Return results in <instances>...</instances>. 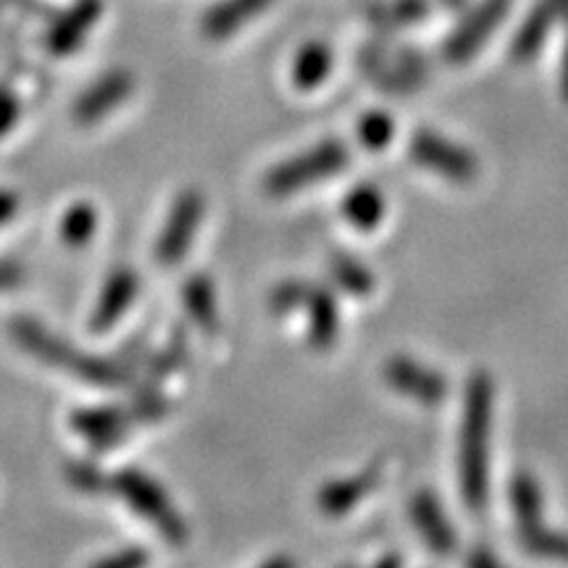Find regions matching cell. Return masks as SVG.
<instances>
[{
    "instance_id": "9a60e30c",
    "label": "cell",
    "mask_w": 568,
    "mask_h": 568,
    "mask_svg": "<svg viewBox=\"0 0 568 568\" xmlns=\"http://www.w3.org/2000/svg\"><path fill=\"white\" fill-rule=\"evenodd\" d=\"M568 19V0H539L529 11L527 21L518 27L514 45H510V59L516 63H527L539 53L548 34L556 30L560 21Z\"/></svg>"
},
{
    "instance_id": "7402d4cb",
    "label": "cell",
    "mask_w": 568,
    "mask_h": 568,
    "mask_svg": "<svg viewBox=\"0 0 568 568\" xmlns=\"http://www.w3.org/2000/svg\"><path fill=\"white\" fill-rule=\"evenodd\" d=\"M432 6L429 0H389V3H379L368 11V21L376 30H408V27L422 24L429 17Z\"/></svg>"
},
{
    "instance_id": "30bf717a",
    "label": "cell",
    "mask_w": 568,
    "mask_h": 568,
    "mask_svg": "<svg viewBox=\"0 0 568 568\" xmlns=\"http://www.w3.org/2000/svg\"><path fill=\"white\" fill-rule=\"evenodd\" d=\"M103 3L101 0H74L67 11L55 13L45 30V48L53 55H69L82 45L88 32L101 19Z\"/></svg>"
},
{
    "instance_id": "4fadbf2b",
    "label": "cell",
    "mask_w": 568,
    "mask_h": 568,
    "mask_svg": "<svg viewBox=\"0 0 568 568\" xmlns=\"http://www.w3.org/2000/svg\"><path fill=\"white\" fill-rule=\"evenodd\" d=\"M138 422L132 408L119 406H101V408H80L71 414V426L80 432L82 437L90 439L95 450H109V447L119 445L130 435V426Z\"/></svg>"
},
{
    "instance_id": "836d02e7",
    "label": "cell",
    "mask_w": 568,
    "mask_h": 568,
    "mask_svg": "<svg viewBox=\"0 0 568 568\" xmlns=\"http://www.w3.org/2000/svg\"><path fill=\"white\" fill-rule=\"evenodd\" d=\"M466 564H468V566H495L497 558L489 556V552H487L485 548H479L477 552H471V556L466 558Z\"/></svg>"
},
{
    "instance_id": "4316f807",
    "label": "cell",
    "mask_w": 568,
    "mask_h": 568,
    "mask_svg": "<svg viewBox=\"0 0 568 568\" xmlns=\"http://www.w3.org/2000/svg\"><path fill=\"white\" fill-rule=\"evenodd\" d=\"M311 290L314 284L305 282V280H284L282 284H276L272 297H268V305L276 314H293L295 308H303L305 301H308Z\"/></svg>"
},
{
    "instance_id": "8992f818",
    "label": "cell",
    "mask_w": 568,
    "mask_h": 568,
    "mask_svg": "<svg viewBox=\"0 0 568 568\" xmlns=\"http://www.w3.org/2000/svg\"><path fill=\"white\" fill-rule=\"evenodd\" d=\"M410 159H414L418 166L429 169L432 174L443 176L447 182L466 184L477 180L479 174V161L468 148L458 145V142L443 138V134L422 130L410 138L408 145Z\"/></svg>"
},
{
    "instance_id": "2e32d148",
    "label": "cell",
    "mask_w": 568,
    "mask_h": 568,
    "mask_svg": "<svg viewBox=\"0 0 568 568\" xmlns=\"http://www.w3.org/2000/svg\"><path fill=\"white\" fill-rule=\"evenodd\" d=\"M140 290V276L130 266H119L116 272L109 276V282L103 284L101 297H98L95 308L90 316V329L92 332H109L111 326L119 324V318L126 314V308L134 303Z\"/></svg>"
},
{
    "instance_id": "52a82bcc",
    "label": "cell",
    "mask_w": 568,
    "mask_h": 568,
    "mask_svg": "<svg viewBox=\"0 0 568 568\" xmlns=\"http://www.w3.org/2000/svg\"><path fill=\"white\" fill-rule=\"evenodd\" d=\"M205 201L201 190L187 187L176 197L172 211H169L166 224H163L159 243H155V261L161 266H176L187 255L193 245L197 226L203 222Z\"/></svg>"
},
{
    "instance_id": "8fae6325",
    "label": "cell",
    "mask_w": 568,
    "mask_h": 568,
    "mask_svg": "<svg viewBox=\"0 0 568 568\" xmlns=\"http://www.w3.org/2000/svg\"><path fill=\"white\" fill-rule=\"evenodd\" d=\"M410 521H414L418 537L424 539L426 548L435 552V556L447 558L456 552V529H453L450 518H447L443 503L437 500L435 493L422 489V493L414 495V500H410Z\"/></svg>"
},
{
    "instance_id": "1f68e13d",
    "label": "cell",
    "mask_w": 568,
    "mask_h": 568,
    "mask_svg": "<svg viewBox=\"0 0 568 568\" xmlns=\"http://www.w3.org/2000/svg\"><path fill=\"white\" fill-rule=\"evenodd\" d=\"M21 268L17 264H9V261H0V290L17 287L21 282Z\"/></svg>"
},
{
    "instance_id": "f1b7e54d",
    "label": "cell",
    "mask_w": 568,
    "mask_h": 568,
    "mask_svg": "<svg viewBox=\"0 0 568 568\" xmlns=\"http://www.w3.org/2000/svg\"><path fill=\"white\" fill-rule=\"evenodd\" d=\"M21 113V101L17 90L9 82H0V138H6L13 130Z\"/></svg>"
},
{
    "instance_id": "d4e9b609",
    "label": "cell",
    "mask_w": 568,
    "mask_h": 568,
    "mask_svg": "<svg viewBox=\"0 0 568 568\" xmlns=\"http://www.w3.org/2000/svg\"><path fill=\"white\" fill-rule=\"evenodd\" d=\"M98 230V213L92 203H74L69 205L67 213L61 216L59 224V237L63 245L69 247H84L92 240V234Z\"/></svg>"
},
{
    "instance_id": "d6a6232c",
    "label": "cell",
    "mask_w": 568,
    "mask_h": 568,
    "mask_svg": "<svg viewBox=\"0 0 568 568\" xmlns=\"http://www.w3.org/2000/svg\"><path fill=\"white\" fill-rule=\"evenodd\" d=\"M558 88H560V98H564V101L568 103V30H566V42H564V51H560Z\"/></svg>"
},
{
    "instance_id": "d6986e66",
    "label": "cell",
    "mask_w": 568,
    "mask_h": 568,
    "mask_svg": "<svg viewBox=\"0 0 568 568\" xmlns=\"http://www.w3.org/2000/svg\"><path fill=\"white\" fill-rule=\"evenodd\" d=\"M182 303L187 308L190 318L203 335H216L219 329V305L216 287L209 274H193L182 284Z\"/></svg>"
},
{
    "instance_id": "cb8c5ba5",
    "label": "cell",
    "mask_w": 568,
    "mask_h": 568,
    "mask_svg": "<svg viewBox=\"0 0 568 568\" xmlns=\"http://www.w3.org/2000/svg\"><path fill=\"white\" fill-rule=\"evenodd\" d=\"M332 280L339 290H345L353 297H368L374 293V274L361 264L358 258L347 253H335L329 258Z\"/></svg>"
},
{
    "instance_id": "ffe728a7",
    "label": "cell",
    "mask_w": 568,
    "mask_h": 568,
    "mask_svg": "<svg viewBox=\"0 0 568 568\" xmlns=\"http://www.w3.org/2000/svg\"><path fill=\"white\" fill-rule=\"evenodd\" d=\"M343 216L355 230L372 232L385 219V195L374 184H355L343 197Z\"/></svg>"
},
{
    "instance_id": "ba28073f",
    "label": "cell",
    "mask_w": 568,
    "mask_h": 568,
    "mask_svg": "<svg viewBox=\"0 0 568 568\" xmlns=\"http://www.w3.org/2000/svg\"><path fill=\"white\" fill-rule=\"evenodd\" d=\"M385 382L395 393L410 397L424 408L443 406L450 395V385L447 376L435 372V368L418 364V361L408 358V355H393L385 364Z\"/></svg>"
},
{
    "instance_id": "e575fe53",
    "label": "cell",
    "mask_w": 568,
    "mask_h": 568,
    "mask_svg": "<svg viewBox=\"0 0 568 568\" xmlns=\"http://www.w3.org/2000/svg\"><path fill=\"white\" fill-rule=\"evenodd\" d=\"M376 566H379V568H385V566H403V558H400V556L379 558V560H376Z\"/></svg>"
},
{
    "instance_id": "ac0fdd59",
    "label": "cell",
    "mask_w": 568,
    "mask_h": 568,
    "mask_svg": "<svg viewBox=\"0 0 568 568\" xmlns=\"http://www.w3.org/2000/svg\"><path fill=\"white\" fill-rule=\"evenodd\" d=\"M305 314H308V345L316 351H329L339 335V305L335 295L324 287L311 290L305 301Z\"/></svg>"
},
{
    "instance_id": "9c48e42d",
    "label": "cell",
    "mask_w": 568,
    "mask_h": 568,
    "mask_svg": "<svg viewBox=\"0 0 568 568\" xmlns=\"http://www.w3.org/2000/svg\"><path fill=\"white\" fill-rule=\"evenodd\" d=\"M510 11V0H481L468 17L460 21L456 30L450 32V38L445 40L443 55L450 63H466L481 51V45L493 38V32L500 27V21L506 19Z\"/></svg>"
},
{
    "instance_id": "83f0119b",
    "label": "cell",
    "mask_w": 568,
    "mask_h": 568,
    "mask_svg": "<svg viewBox=\"0 0 568 568\" xmlns=\"http://www.w3.org/2000/svg\"><path fill=\"white\" fill-rule=\"evenodd\" d=\"M67 477L71 487L84 495H105V485H109V474H103L95 464H84V460H71Z\"/></svg>"
},
{
    "instance_id": "6da1fadb",
    "label": "cell",
    "mask_w": 568,
    "mask_h": 568,
    "mask_svg": "<svg viewBox=\"0 0 568 568\" xmlns=\"http://www.w3.org/2000/svg\"><path fill=\"white\" fill-rule=\"evenodd\" d=\"M495 382L487 372L471 374L464 395L458 443L460 497L471 514H485L489 503V443H493Z\"/></svg>"
},
{
    "instance_id": "e0dca14e",
    "label": "cell",
    "mask_w": 568,
    "mask_h": 568,
    "mask_svg": "<svg viewBox=\"0 0 568 568\" xmlns=\"http://www.w3.org/2000/svg\"><path fill=\"white\" fill-rule=\"evenodd\" d=\"M274 0H219L203 13L201 30L209 40H224L240 32L247 21L261 17Z\"/></svg>"
},
{
    "instance_id": "5bb4252c",
    "label": "cell",
    "mask_w": 568,
    "mask_h": 568,
    "mask_svg": "<svg viewBox=\"0 0 568 568\" xmlns=\"http://www.w3.org/2000/svg\"><path fill=\"white\" fill-rule=\"evenodd\" d=\"M379 479H382V466L372 464L361 474H353V477L326 481V485L318 489L316 506L324 516L343 518L351 514V510L358 508V503H364L366 497L379 487Z\"/></svg>"
},
{
    "instance_id": "f546056e",
    "label": "cell",
    "mask_w": 568,
    "mask_h": 568,
    "mask_svg": "<svg viewBox=\"0 0 568 568\" xmlns=\"http://www.w3.org/2000/svg\"><path fill=\"white\" fill-rule=\"evenodd\" d=\"M142 564H148V552L140 548H124L116 556H105L98 560V566L103 568H138Z\"/></svg>"
},
{
    "instance_id": "484cf974",
    "label": "cell",
    "mask_w": 568,
    "mask_h": 568,
    "mask_svg": "<svg viewBox=\"0 0 568 568\" xmlns=\"http://www.w3.org/2000/svg\"><path fill=\"white\" fill-rule=\"evenodd\" d=\"M395 134V122L393 116L385 111H372L366 113L358 122V140L366 151H385Z\"/></svg>"
},
{
    "instance_id": "3957f363",
    "label": "cell",
    "mask_w": 568,
    "mask_h": 568,
    "mask_svg": "<svg viewBox=\"0 0 568 568\" xmlns=\"http://www.w3.org/2000/svg\"><path fill=\"white\" fill-rule=\"evenodd\" d=\"M105 493L122 497L134 514L151 521L153 529L169 542L182 545L187 539V527H184L182 516L176 514L166 493L148 474L138 471V468H122V471L109 474Z\"/></svg>"
},
{
    "instance_id": "277c9868",
    "label": "cell",
    "mask_w": 568,
    "mask_h": 568,
    "mask_svg": "<svg viewBox=\"0 0 568 568\" xmlns=\"http://www.w3.org/2000/svg\"><path fill=\"white\" fill-rule=\"evenodd\" d=\"M351 163V151L343 140H324L316 148L305 151L295 159L280 163L266 174L264 190L272 197H287L301 193L308 184L324 182L329 176L343 174Z\"/></svg>"
},
{
    "instance_id": "7c38bea8",
    "label": "cell",
    "mask_w": 568,
    "mask_h": 568,
    "mask_svg": "<svg viewBox=\"0 0 568 568\" xmlns=\"http://www.w3.org/2000/svg\"><path fill=\"white\" fill-rule=\"evenodd\" d=\"M132 90L134 80L130 71H109V74L101 77L92 88H88L77 98L71 116H74L77 124L101 122L103 116H109L116 105H122L132 95Z\"/></svg>"
},
{
    "instance_id": "603a6c76",
    "label": "cell",
    "mask_w": 568,
    "mask_h": 568,
    "mask_svg": "<svg viewBox=\"0 0 568 568\" xmlns=\"http://www.w3.org/2000/svg\"><path fill=\"white\" fill-rule=\"evenodd\" d=\"M332 63H335V55H332V51L324 42H308V45L301 48V53L295 55L293 84L303 92L316 90L318 84L329 77Z\"/></svg>"
},
{
    "instance_id": "44dd1931",
    "label": "cell",
    "mask_w": 568,
    "mask_h": 568,
    "mask_svg": "<svg viewBox=\"0 0 568 568\" xmlns=\"http://www.w3.org/2000/svg\"><path fill=\"white\" fill-rule=\"evenodd\" d=\"M516 529L518 539H521V545L531 552V556L568 560V535H560V531L545 527L542 514L521 518V521H516Z\"/></svg>"
},
{
    "instance_id": "4dcf8cb0",
    "label": "cell",
    "mask_w": 568,
    "mask_h": 568,
    "mask_svg": "<svg viewBox=\"0 0 568 568\" xmlns=\"http://www.w3.org/2000/svg\"><path fill=\"white\" fill-rule=\"evenodd\" d=\"M19 209V197L9 193V190H0V226L9 224L13 216H17Z\"/></svg>"
},
{
    "instance_id": "5b68a950",
    "label": "cell",
    "mask_w": 568,
    "mask_h": 568,
    "mask_svg": "<svg viewBox=\"0 0 568 568\" xmlns=\"http://www.w3.org/2000/svg\"><path fill=\"white\" fill-rule=\"evenodd\" d=\"M361 69L376 88L393 92V95H408L422 88L429 74V63L410 48H385L379 42L366 45L361 51Z\"/></svg>"
},
{
    "instance_id": "d590c367",
    "label": "cell",
    "mask_w": 568,
    "mask_h": 568,
    "mask_svg": "<svg viewBox=\"0 0 568 568\" xmlns=\"http://www.w3.org/2000/svg\"><path fill=\"white\" fill-rule=\"evenodd\" d=\"M443 3L447 6V9H464L466 0H443Z\"/></svg>"
},
{
    "instance_id": "7a4b0ae2",
    "label": "cell",
    "mask_w": 568,
    "mask_h": 568,
    "mask_svg": "<svg viewBox=\"0 0 568 568\" xmlns=\"http://www.w3.org/2000/svg\"><path fill=\"white\" fill-rule=\"evenodd\" d=\"M11 337L17 339V345L24 347L27 353H32L34 358L42 361V364L74 374L77 379L88 382V385L116 389L130 382V372H126L122 364H116V361L111 358H101V355L77 351L74 345L63 343L61 337H55L53 332H48L45 326L32 322V318L19 316L17 322L11 324Z\"/></svg>"
}]
</instances>
